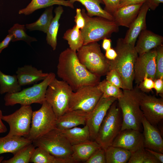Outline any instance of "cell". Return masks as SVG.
Listing matches in <instances>:
<instances>
[{
  "label": "cell",
  "instance_id": "obj_51",
  "mask_svg": "<svg viewBox=\"0 0 163 163\" xmlns=\"http://www.w3.org/2000/svg\"><path fill=\"white\" fill-rule=\"evenodd\" d=\"M3 116L2 112L0 110V133H5L7 131V129L2 121V117Z\"/></svg>",
  "mask_w": 163,
  "mask_h": 163
},
{
  "label": "cell",
  "instance_id": "obj_11",
  "mask_svg": "<svg viewBox=\"0 0 163 163\" xmlns=\"http://www.w3.org/2000/svg\"><path fill=\"white\" fill-rule=\"evenodd\" d=\"M97 85L83 86L72 93L68 111L79 110L91 111L102 95Z\"/></svg>",
  "mask_w": 163,
  "mask_h": 163
},
{
  "label": "cell",
  "instance_id": "obj_33",
  "mask_svg": "<svg viewBox=\"0 0 163 163\" xmlns=\"http://www.w3.org/2000/svg\"><path fill=\"white\" fill-rule=\"evenodd\" d=\"M63 38L68 41L69 48L77 51L83 45V40L80 29L75 25L72 28L67 30Z\"/></svg>",
  "mask_w": 163,
  "mask_h": 163
},
{
  "label": "cell",
  "instance_id": "obj_5",
  "mask_svg": "<svg viewBox=\"0 0 163 163\" xmlns=\"http://www.w3.org/2000/svg\"><path fill=\"white\" fill-rule=\"evenodd\" d=\"M55 78V74L51 72L38 84L18 92L6 93L4 98L5 106H13L17 104L30 105L34 103L42 104L45 101V94L48 86Z\"/></svg>",
  "mask_w": 163,
  "mask_h": 163
},
{
  "label": "cell",
  "instance_id": "obj_31",
  "mask_svg": "<svg viewBox=\"0 0 163 163\" xmlns=\"http://www.w3.org/2000/svg\"><path fill=\"white\" fill-rule=\"evenodd\" d=\"M53 6L46 8L36 21L33 23L26 24V28L30 31L38 30L46 33L53 18Z\"/></svg>",
  "mask_w": 163,
  "mask_h": 163
},
{
  "label": "cell",
  "instance_id": "obj_50",
  "mask_svg": "<svg viewBox=\"0 0 163 163\" xmlns=\"http://www.w3.org/2000/svg\"><path fill=\"white\" fill-rule=\"evenodd\" d=\"M102 43V47L104 50H106L111 48V40L108 38L103 39Z\"/></svg>",
  "mask_w": 163,
  "mask_h": 163
},
{
  "label": "cell",
  "instance_id": "obj_8",
  "mask_svg": "<svg viewBox=\"0 0 163 163\" xmlns=\"http://www.w3.org/2000/svg\"><path fill=\"white\" fill-rule=\"evenodd\" d=\"M32 143L35 147L41 148L55 157L72 159V145L56 128L33 141Z\"/></svg>",
  "mask_w": 163,
  "mask_h": 163
},
{
  "label": "cell",
  "instance_id": "obj_18",
  "mask_svg": "<svg viewBox=\"0 0 163 163\" xmlns=\"http://www.w3.org/2000/svg\"><path fill=\"white\" fill-rule=\"evenodd\" d=\"M149 9L147 5L144 2L141 6L138 14L132 23L123 38L125 43L134 46L141 31L146 29V16Z\"/></svg>",
  "mask_w": 163,
  "mask_h": 163
},
{
  "label": "cell",
  "instance_id": "obj_43",
  "mask_svg": "<svg viewBox=\"0 0 163 163\" xmlns=\"http://www.w3.org/2000/svg\"><path fill=\"white\" fill-rule=\"evenodd\" d=\"M76 15L74 17V21L76 26L80 29H82L84 27L85 24V19L82 14L81 9L77 8L76 10Z\"/></svg>",
  "mask_w": 163,
  "mask_h": 163
},
{
  "label": "cell",
  "instance_id": "obj_28",
  "mask_svg": "<svg viewBox=\"0 0 163 163\" xmlns=\"http://www.w3.org/2000/svg\"><path fill=\"white\" fill-rule=\"evenodd\" d=\"M59 5L54 10L55 16L53 18L46 32V40L48 44L55 50L57 45V35L60 24L59 21L64 10L62 6Z\"/></svg>",
  "mask_w": 163,
  "mask_h": 163
},
{
  "label": "cell",
  "instance_id": "obj_27",
  "mask_svg": "<svg viewBox=\"0 0 163 163\" xmlns=\"http://www.w3.org/2000/svg\"><path fill=\"white\" fill-rule=\"evenodd\" d=\"M74 4L78 2L81 3L86 8L87 14L91 17L96 16L102 17L107 19L114 21L112 15L110 14L101 6L100 4L103 3L102 0H69Z\"/></svg>",
  "mask_w": 163,
  "mask_h": 163
},
{
  "label": "cell",
  "instance_id": "obj_29",
  "mask_svg": "<svg viewBox=\"0 0 163 163\" xmlns=\"http://www.w3.org/2000/svg\"><path fill=\"white\" fill-rule=\"evenodd\" d=\"M30 162L34 163H74L71 159L55 157L46 150L39 147L35 149Z\"/></svg>",
  "mask_w": 163,
  "mask_h": 163
},
{
  "label": "cell",
  "instance_id": "obj_14",
  "mask_svg": "<svg viewBox=\"0 0 163 163\" xmlns=\"http://www.w3.org/2000/svg\"><path fill=\"white\" fill-rule=\"evenodd\" d=\"M156 48L138 55L134 66V81L138 85L144 78L148 77L154 80L156 73Z\"/></svg>",
  "mask_w": 163,
  "mask_h": 163
},
{
  "label": "cell",
  "instance_id": "obj_23",
  "mask_svg": "<svg viewBox=\"0 0 163 163\" xmlns=\"http://www.w3.org/2000/svg\"><path fill=\"white\" fill-rule=\"evenodd\" d=\"M101 147L95 140H89L72 145L71 157L74 163H84L97 150Z\"/></svg>",
  "mask_w": 163,
  "mask_h": 163
},
{
  "label": "cell",
  "instance_id": "obj_41",
  "mask_svg": "<svg viewBox=\"0 0 163 163\" xmlns=\"http://www.w3.org/2000/svg\"><path fill=\"white\" fill-rule=\"evenodd\" d=\"M154 80L151 78L145 77L142 81L137 86L139 89L143 93H148L154 88Z\"/></svg>",
  "mask_w": 163,
  "mask_h": 163
},
{
  "label": "cell",
  "instance_id": "obj_39",
  "mask_svg": "<svg viewBox=\"0 0 163 163\" xmlns=\"http://www.w3.org/2000/svg\"><path fill=\"white\" fill-rule=\"evenodd\" d=\"M106 79L115 86L123 89L122 78L118 72L114 69H110L107 73Z\"/></svg>",
  "mask_w": 163,
  "mask_h": 163
},
{
  "label": "cell",
  "instance_id": "obj_15",
  "mask_svg": "<svg viewBox=\"0 0 163 163\" xmlns=\"http://www.w3.org/2000/svg\"><path fill=\"white\" fill-rule=\"evenodd\" d=\"M140 107L144 117L150 124L155 126L163 119V98L143 93Z\"/></svg>",
  "mask_w": 163,
  "mask_h": 163
},
{
  "label": "cell",
  "instance_id": "obj_40",
  "mask_svg": "<svg viewBox=\"0 0 163 163\" xmlns=\"http://www.w3.org/2000/svg\"><path fill=\"white\" fill-rule=\"evenodd\" d=\"M85 163H106L105 150L101 147L95 151Z\"/></svg>",
  "mask_w": 163,
  "mask_h": 163
},
{
  "label": "cell",
  "instance_id": "obj_4",
  "mask_svg": "<svg viewBox=\"0 0 163 163\" xmlns=\"http://www.w3.org/2000/svg\"><path fill=\"white\" fill-rule=\"evenodd\" d=\"M85 20V25L80 29L83 45L108 38L114 33L119 31V26L114 21L97 16H88L84 8L81 9Z\"/></svg>",
  "mask_w": 163,
  "mask_h": 163
},
{
  "label": "cell",
  "instance_id": "obj_45",
  "mask_svg": "<svg viewBox=\"0 0 163 163\" xmlns=\"http://www.w3.org/2000/svg\"><path fill=\"white\" fill-rule=\"evenodd\" d=\"M145 0H120L118 8L127 5L143 3Z\"/></svg>",
  "mask_w": 163,
  "mask_h": 163
},
{
  "label": "cell",
  "instance_id": "obj_35",
  "mask_svg": "<svg viewBox=\"0 0 163 163\" xmlns=\"http://www.w3.org/2000/svg\"><path fill=\"white\" fill-rule=\"evenodd\" d=\"M26 29L24 25L18 23L14 24L8 30V34L12 36L11 41L23 40L30 45L31 42L37 41L35 38L30 37L27 34Z\"/></svg>",
  "mask_w": 163,
  "mask_h": 163
},
{
  "label": "cell",
  "instance_id": "obj_37",
  "mask_svg": "<svg viewBox=\"0 0 163 163\" xmlns=\"http://www.w3.org/2000/svg\"><path fill=\"white\" fill-rule=\"evenodd\" d=\"M97 87L102 93V96L104 97H114L118 99L123 96V91L121 88L113 85L106 79L100 81Z\"/></svg>",
  "mask_w": 163,
  "mask_h": 163
},
{
  "label": "cell",
  "instance_id": "obj_30",
  "mask_svg": "<svg viewBox=\"0 0 163 163\" xmlns=\"http://www.w3.org/2000/svg\"><path fill=\"white\" fill-rule=\"evenodd\" d=\"M106 163H126L131 152L124 148L111 145L105 150Z\"/></svg>",
  "mask_w": 163,
  "mask_h": 163
},
{
  "label": "cell",
  "instance_id": "obj_12",
  "mask_svg": "<svg viewBox=\"0 0 163 163\" xmlns=\"http://www.w3.org/2000/svg\"><path fill=\"white\" fill-rule=\"evenodd\" d=\"M33 110L30 105H21L13 113L3 115L2 120L9 125V136L26 137L30 130Z\"/></svg>",
  "mask_w": 163,
  "mask_h": 163
},
{
  "label": "cell",
  "instance_id": "obj_47",
  "mask_svg": "<svg viewBox=\"0 0 163 163\" xmlns=\"http://www.w3.org/2000/svg\"><path fill=\"white\" fill-rule=\"evenodd\" d=\"M12 38V35L8 34L5 39L0 42V53L3 49L8 46L10 42L11 41Z\"/></svg>",
  "mask_w": 163,
  "mask_h": 163
},
{
  "label": "cell",
  "instance_id": "obj_48",
  "mask_svg": "<svg viewBox=\"0 0 163 163\" xmlns=\"http://www.w3.org/2000/svg\"><path fill=\"white\" fill-rule=\"evenodd\" d=\"M105 56L108 60H113L116 58L117 54L114 49L111 48L106 51Z\"/></svg>",
  "mask_w": 163,
  "mask_h": 163
},
{
  "label": "cell",
  "instance_id": "obj_32",
  "mask_svg": "<svg viewBox=\"0 0 163 163\" xmlns=\"http://www.w3.org/2000/svg\"><path fill=\"white\" fill-rule=\"evenodd\" d=\"M16 75H10L3 73L0 69V94L11 93L21 90Z\"/></svg>",
  "mask_w": 163,
  "mask_h": 163
},
{
  "label": "cell",
  "instance_id": "obj_6",
  "mask_svg": "<svg viewBox=\"0 0 163 163\" xmlns=\"http://www.w3.org/2000/svg\"><path fill=\"white\" fill-rule=\"evenodd\" d=\"M117 100L109 109L99 127L95 140L105 150L112 145L121 130L122 117Z\"/></svg>",
  "mask_w": 163,
  "mask_h": 163
},
{
  "label": "cell",
  "instance_id": "obj_2",
  "mask_svg": "<svg viewBox=\"0 0 163 163\" xmlns=\"http://www.w3.org/2000/svg\"><path fill=\"white\" fill-rule=\"evenodd\" d=\"M117 56L115 59L108 60L110 70L114 69L120 75L123 82V89L133 88L134 66L138 56L135 46L124 42L119 38L114 49Z\"/></svg>",
  "mask_w": 163,
  "mask_h": 163
},
{
  "label": "cell",
  "instance_id": "obj_22",
  "mask_svg": "<svg viewBox=\"0 0 163 163\" xmlns=\"http://www.w3.org/2000/svg\"><path fill=\"white\" fill-rule=\"evenodd\" d=\"M143 3L118 8L112 15L114 21L119 26L129 28L137 16Z\"/></svg>",
  "mask_w": 163,
  "mask_h": 163
},
{
  "label": "cell",
  "instance_id": "obj_49",
  "mask_svg": "<svg viewBox=\"0 0 163 163\" xmlns=\"http://www.w3.org/2000/svg\"><path fill=\"white\" fill-rule=\"evenodd\" d=\"M145 149L156 158L160 163H163V154L162 153L157 152L147 149Z\"/></svg>",
  "mask_w": 163,
  "mask_h": 163
},
{
  "label": "cell",
  "instance_id": "obj_34",
  "mask_svg": "<svg viewBox=\"0 0 163 163\" xmlns=\"http://www.w3.org/2000/svg\"><path fill=\"white\" fill-rule=\"evenodd\" d=\"M35 147L32 142L18 150L11 158L3 160L2 163H28Z\"/></svg>",
  "mask_w": 163,
  "mask_h": 163
},
{
  "label": "cell",
  "instance_id": "obj_9",
  "mask_svg": "<svg viewBox=\"0 0 163 163\" xmlns=\"http://www.w3.org/2000/svg\"><path fill=\"white\" fill-rule=\"evenodd\" d=\"M73 91L67 83L56 78L48 85L46 92L45 100L51 105L57 118L68 111Z\"/></svg>",
  "mask_w": 163,
  "mask_h": 163
},
{
  "label": "cell",
  "instance_id": "obj_25",
  "mask_svg": "<svg viewBox=\"0 0 163 163\" xmlns=\"http://www.w3.org/2000/svg\"><path fill=\"white\" fill-rule=\"evenodd\" d=\"M55 5H63L72 9L74 8V4L69 0H32L25 8L20 10L18 13L28 15L37 10Z\"/></svg>",
  "mask_w": 163,
  "mask_h": 163
},
{
  "label": "cell",
  "instance_id": "obj_16",
  "mask_svg": "<svg viewBox=\"0 0 163 163\" xmlns=\"http://www.w3.org/2000/svg\"><path fill=\"white\" fill-rule=\"evenodd\" d=\"M143 135L139 130L126 129L120 131L114 139L112 145L121 147L130 152L144 148Z\"/></svg>",
  "mask_w": 163,
  "mask_h": 163
},
{
  "label": "cell",
  "instance_id": "obj_38",
  "mask_svg": "<svg viewBox=\"0 0 163 163\" xmlns=\"http://www.w3.org/2000/svg\"><path fill=\"white\" fill-rule=\"evenodd\" d=\"M155 59L156 73L155 79H163V45L162 44L156 48Z\"/></svg>",
  "mask_w": 163,
  "mask_h": 163
},
{
  "label": "cell",
  "instance_id": "obj_10",
  "mask_svg": "<svg viewBox=\"0 0 163 163\" xmlns=\"http://www.w3.org/2000/svg\"><path fill=\"white\" fill-rule=\"evenodd\" d=\"M57 118L46 100L38 110L33 111L30 130L26 137L32 142L56 128Z\"/></svg>",
  "mask_w": 163,
  "mask_h": 163
},
{
  "label": "cell",
  "instance_id": "obj_24",
  "mask_svg": "<svg viewBox=\"0 0 163 163\" xmlns=\"http://www.w3.org/2000/svg\"><path fill=\"white\" fill-rule=\"evenodd\" d=\"M32 142L27 137L6 136L0 137V154L10 153L14 155L24 146Z\"/></svg>",
  "mask_w": 163,
  "mask_h": 163
},
{
  "label": "cell",
  "instance_id": "obj_1",
  "mask_svg": "<svg viewBox=\"0 0 163 163\" xmlns=\"http://www.w3.org/2000/svg\"><path fill=\"white\" fill-rule=\"evenodd\" d=\"M56 73L73 91L83 86L97 85L100 81V77L89 72L79 62L76 51L69 48L59 54Z\"/></svg>",
  "mask_w": 163,
  "mask_h": 163
},
{
  "label": "cell",
  "instance_id": "obj_36",
  "mask_svg": "<svg viewBox=\"0 0 163 163\" xmlns=\"http://www.w3.org/2000/svg\"><path fill=\"white\" fill-rule=\"evenodd\" d=\"M128 163H160L145 148L131 152Z\"/></svg>",
  "mask_w": 163,
  "mask_h": 163
},
{
  "label": "cell",
  "instance_id": "obj_44",
  "mask_svg": "<svg viewBox=\"0 0 163 163\" xmlns=\"http://www.w3.org/2000/svg\"><path fill=\"white\" fill-rule=\"evenodd\" d=\"M154 88L157 94L163 95V79H155L154 80Z\"/></svg>",
  "mask_w": 163,
  "mask_h": 163
},
{
  "label": "cell",
  "instance_id": "obj_13",
  "mask_svg": "<svg viewBox=\"0 0 163 163\" xmlns=\"http://www.w3.org/2000/svg\"><path fill=\"white\" fill-rule=\"evenodd\" d=\"M117 100L114 97H105L102 96L94 108L88 113L85 125L88 128L91 140H95L100 125L109 109Z\"/></svg>",
  "mask_w": 163,
  "mask_h": 163
},
{
  "label": "cell",
  "instance_id": "obj_7",
  "mask_svg": "<svg viewBox=\"0 0 163 163\" xmlns=\"http://www.w3.org/2000/svg\"><path fill=\"white\" fill-rule=\"evenodd\" d=\"M77 51L79 62L91 73L101 77L109 71L108 60L101 52L97 42L83 45Z\"/></svg>",
  "mask_w": 163,
  "mask_h": 163
},
{
  "label": "cell",
  "instance_id": "obj_26",
  "mask_svg": "<svg viewBox=\"0 0 163 163\" xmlns=\"http://www.w3.org/2000/svg\"><path fill=\"white\" fill-rule=\"evenodd\" d=\"M59 130L72 145L90 140L89 129L86 125L83 128L76 126Z\"/></svg>",
  "mask_w": 163,
  "mask_h": 163
},
{
  "label": "cell",
  "instance_id": "obj_17",
  "mask_svg": "<svg viewBox=\"0 0 163 163\" xmlns=\"http://www.w3.org/2000/svg\"><path fill=\"white\" fill-rule=\"evenodd\" d=\"M143 128L144 148L163 153V140L159 130L143 117L142 120Z\"/></svg>",
  "mask_w": 163,
  "mask_h": 163
},
{
  "label": "cell",
  "instance_id": "obj_20",
  "mask_svg": "<svg viewBox=\"0 0 163 163\" xmlns=\"http://www.w3.org/2000/svg\"><path fill=\"white\" fill-rule=\"evenodd\" d=\"M19 85L21 86L34 84L44 79L49 73H44L31 65H25L18 67L16 72Z\"/></svg>",
  "mask_w": 163,
  "mask_h": 163
},
{
  "label": "cell",
  "instance_id": "obj_52",
  "mask_svg": "<svg viewBox=\"0 0 163 163\" xmlns=\"http://www.w3.org/2000/svg\"><path fill=\"white\" fill-rule=\"evenodd\" d=\"M4 157L3 156L0 157V163H2V161L3 160Z\"/></svg>",
  "mask_w": 163,
  "mask_h": 163
},
{
  "label": "cell",
  "instance_id": "obj_19",
  "mask_svg": "<svg viewBox=\"0 0 163 163\" xmlns=\"http://www.w3.org/2000/svg\"><path fill=\"white\" fill-rule=\"evenodd\" d=\"M135 48L138 55L143 54L162 44L163 37L146 29L142 30L138 37Z\"/></svg>",
  "mask_w": 163,
  "mask_h": 163
},
{
  "label": "cell",
  "instance_id": "obj_46",
  "mask_svg": "<svg viewBox=\"0 0 163 163\" xmlns=\"http://www.w3.org/2000/svg\"><path fill=\"white\" fill-rule=\"evenodd\" d=\"M149 9L155 10L161 3H163V0H145V2Z\"/></svg>",
  "mask_w": 163,
  "mask_h": 163
},
{
  "label": "cell",
  "instance_id": "obj_3",
  "mask_svg": "<svg viewBox=\"0 0 163 163\" xmlns=\"http://www.w3.org/2000/svg\"><path fill=\"white\" fill-rule=\"evenodd\" d=\"M143 93L137 86L131 90L123 89V96L117 99L122 117L121 131L132 129L140 131L144 116L140 102Z\"/></svg>",
  "mask_w": 163,
  "mask_h": 163
},
{
  "label": "cell",
  "instance_id": "obj_42",
  "mask_svg": "<svg viewBox=\"0 0 163 163\" xmlns=\"http://www.w3.org/2000/svg\"><path fill=\"white\" fill-rule=\"evenodd\" d=\"M120 0H102L105 5L104 10L112 15L118 8Z\"/></svg>",
  "mask_w": 163,
  "mask_h": 163
},
{
  "label": "cell",
  "instance_id": "obj_21",
  "mask_svg": "<svg viewBox=\"0 0 163 163\" xmlns=\"http://www.w3.org/2000/svg\"><path fill=\"white\" fill-rule=\"evenodd\" d=\"M88 113L79 110L68 111L57 118L56 128L62 130L81 125H85Z\"/></svg>",
  "mask_w": 163,
  "mask_h": 163
}]
</instances>
